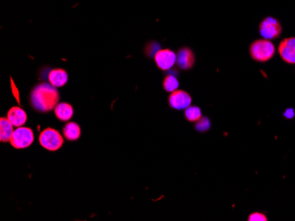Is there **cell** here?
I'll use <instances>...</instances> for the list:
<instances>
[{"label": "cell", "instance_id": "obj_1", "mask_svg": "<svg viewBox=\"0 0 295 221\" xmlns=\"http://www.w3.org/2000/svg\"><path fill=\"white\" fill-rule=\"evenodd\" d=\"M59 93L57 87L50 83H39L34 86L29 95V102L34 110L47 113L54 110L59 102Z\"/></svg>", "mask_w": 295, "mask_h": 221}, {"label": "cell", "instance_id": "obj_16", "mask_svg": "<svg viewBox=\"0 0 295 221\" xmlns=\"http://www.w3.org/2000/svg\"><path fill=\"white\" fill-rule=\"evenodd\" d=\"M179 86V80L173 75H168L163 81V87L167 93H172L173 91L177 90Z\"/></svg>", "mask_w": 295, "mask_h": 221}, {"label": "cell", "instance_id": "obj_18", "mask_svg": "<svg viewBox=\"0 0 295 221\" xmlns=\"http://www.w3.org/2000/svg\"><path fill=\"white\" fill-rule=\"evenodd\" d=\"M249 221H268L267 220V217L264 215V214H262V213H253L252 214H250V217H249Z\"/></svg>", "mask_w": 295, "mask_h": 221}, {"label": "cell", "instance_id": "obj_13", "mask_svg": "<svg viewBox=\"0 0 295 221\" xmlns=\"http://www.w3.org/2000/svg\"><path fill=\"white\" fill-rule=\"evenodd\" d=\"M13 125L10 123L7 117L0 119V141L5 143L10 142L13 133Z\"/></svg>", "mask_w": 295, "mask_h": 221}, {"label": "cell", "instance_id": "obj_3", "mask_svg": "<svg viewBox=\"0 0 295 221\" xmlns=\"http://www.w3.org/2000/svg\"><path fill=\"white\" fill-rule=\"evenodd\" d=\"M39 143L48 151H58L62 147L64 139L58 131L52 128H47L40 133Z\"/></svg>", "mask_w": 295, "mask_h": 221}, {"label": "cell", "instance_id": "obj_2", "mask_svg": "<svg viewBox=\"0 0 295 221\" xmlns=\"http://www.w3.org/2000/svg\"><path fill=\"white\" fill-rule=\"evenodd\" d=\"M275 50L274 44L269 40L263 39L251 43L250 53L251 58L255 61L267 62L273 58Z\"/></svg>", "mask_w": 295, "mask_h": 221}, {"label": "cell", "instance_id": "obj_17", "mask_svg": "<svg viewBox=\"0 0 295 221\" xmlns=\"http://www.w3.org/2000/svg\"><path fill=\"white\" fill-rule=\"evenodd\" d=\"M210 128H211V122L207 117L202 116V118L196 122V129L197 131L204 132V131H208Z\"/></svg>", "mask_w": 295, "mask_h": 221}, {"label": "cell", "instance_id": "obj_12", "mask_svg": "<svg viewBox=\"0 0 295 221\" xmlns=\"http://www.w3.org/2000/svg\"><path fill=\"white\" fill-rule=\"evenodd\" d=\"M54 114L58 120L62 122H67L73 117L74 110L69 103H60L55 107Z\"/></svg>", "mask_w": 295, "mask_h": 221}, {"label": "cell", "instance_id": "obj_15", "mask_svg": "<svg viewBox=\"0 0 295 221\" xmlns=\"http://www.w3.org/2000/svg\"><path fill=\"white\" fill-rule=\"evenodd\" d=\"M185 117L188 122L196 123L202 118V111L199 107L189 106L185 110Z\"/></svg>", "mask_w": 295, "mask_h": 221}, {"label": "cell", "instance_id": "obj_5", "mask_svg": "<svg viewBox=\"0 0 295 221\" xmlns=\"http://www.w3.org/2000/svg\"><path fill=\"white\" fill-rule=\"evenodd\" d=\"M260 34L264 39H276L282 33V26L272 17H267L259 26Z\"/></svg>", "mask_w": 295, "mask_h": 221}, {"label": "cell", "instance_id": "obj_4", "mask_svg": "<svg viewBox=\"0 0 295 221\" xmlns=\"http://www.w3.org/2000/svg\"><path fill=\"white\" fill-rule=\"evenodd\" d=\"M34 140L33 131L30 128L21 126L13 131L10 143L16 149H24L30 147L33 144Z\"/></svg>", "mask_w": 295, "mask_h": 221}, {"label": "cell", "instance_id": "obj_8", "mask_svg": "<svg viewBox=\"0 0 295 221\" xmlns=\"http://www.w3.org/2000/svg\"><path fill=\"white\" fill-rule=\"evenodd\" d=\"M176 64L181 70H190L196 64V56L190 48L183 47L176 54Z\"/></svg>", "mask_w": 295, "mask_h": 221}, {"label": "cell", "instance_id": "obj_6", "mask_svg": "<svg viewBox=\"0 0 295 221\" xmlns=\"http://www.w3.org/2000/svg\"><path fill=\"white\" fill-rule=\"evenodd\" d=\"M191 95L184 90L173 91L168 97V103L170 108L177 110H186L191 105Z\"/></svg>", "mask_w": 295, "mask_h": 221}, {"label": "cell", "instance_id": "obj_14", "mask_svg": "<svg viewBox=\"0 0 295 221\" xmlns=\"http://www.w3.org/2000/svg\"><path fill=\"white\" fill-rule=\"evenodd\" d=\"M63 134L65 138L69 141H75L79 140L81 137V128L78 123L74 122L67 123L63 129Z\"/></svg>", "mask_w": 295, "mask_h": 221}, {"label": "cell", "instance_id": "obj_11", "mask_svg": "<svg viewBox=\"0 0 295 221\" xmlns=\"http://www.w3.org/2000/svg\"><path fill=\"white\" fill-rule=\"evenodd\" d=\"M48 80L55 87H61L68 81V74L67 71L61 68L52 69L48 75Z\"/></svg>", "mask_w": 295, "mask_h": 221}, {"label": "cell", "instance_id": "obj_9", "mask_svg": "<svg viewBox=\"0 0 295 221\" xmlns=\"http://www.w3.org/2000/svg\"><path fill=\"white\" fill-rule=\"evenodd\" d=\"M279 53L284 61L295 65V37L284 39L279 44Z\"/></svg>", "mask_w": 295, "mask_h": 221}, {"label": "cell", "instance_id": "obj_10", "mask_svg": "<svg viewBox=\"0 0 295 221\" xmlns=\"http://www.w3.org/2000/svg\"><path fill=\"white\" fill-rule=\"evenodd\" d=\"M7 119L12 123L13 127H21L25 124L28 120V115L25 111L20 107H13L9 110Z\"/></svg>", "mask_w": 295, "mask_h": 221}, {"label": "cell", "instance_id": "obj_7", "mask_svg": "<svg viewBox=\"0 0 295 221\" xmlns=\"http://www.w3.org/2000/svg\"><path fill=\"white\" fill-rule=\"evenodd\" d=\"M176 54L170 49H159L154 56L156 65L162 71L171 69L176 63Z\"/></svg>", "mask_w": 295, "mask_h": 221}]
</instances>
